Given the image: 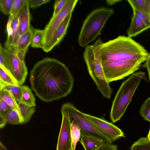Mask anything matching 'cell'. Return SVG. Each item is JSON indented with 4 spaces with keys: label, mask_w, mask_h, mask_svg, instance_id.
<instances>
[{
    "label": "cell",
    "mask_w": 150,
    "mask_h": 150,
    "mask_svg": "<svg viewBox=\"0 0 150 150\" xmlns=\"http://www.w3.org/2000/svg\"><path fill=\"white\" fill-rule=\"evenodd\" d=\"M30 80L36 96L47 102L67 96L71 93L74 82L72 74L64 64L48 57L34 65Z\"/></svg>",
    "instance_id": "obj_1"
},
{
    "label": "cell",
    "mask_w": 150,
    "mask_h": 150,
    "mask_svg": "<svg viewBox=\"0 0 150 150\" xmlns=\"http://www.w3.org/2000/svg\"><path fill=\"white\" fill-rule=\"evenodd\" d=\"M100 50L103 64L114 61L134 60L143 63L149 54L139 43L131 38L124 35L103 42Z\"/></svg>",
    "instance_id": "obj_2"
},
{
    "label": "cell",
    "mask_w": 150,
    "mask_h": 150,
    "mask_svg": "<svg viewBox=\"0 0 150 150\" xmlns=\"http://www.w3.org/2000/svg\"><path fill=\"white\" fill-rule=\"evenodd\" d=\"M103 43L99 38L93 45L87 46L83 57L89 74L98 90L104 97L109 99L112 96V90L106 79L103 68L100 48Z\"/></svg>",
    "instance_id": "obj_3"
},
{
    "label": "cell",
    "mask_w": 150,
    "mask_h": 150,
    "mask_svg": "<svg viewBox=\"0 0 150 150\" xmlns=\"http://www.w3.org/2000/svg\"><path fill=\"white\" fill-rule=\"evenodd\" d=\"M145 76L144 72H135L122 83L113 101L110 113L112 122L119 120L124 114L140 82Z\"/></svg>",
    "instance_id": "obj_4"
},
{
    "label": "cell",
    "mask_w": 150,
    "mask_h": 150,
    "mask_svg": "<svg viewBox=\"0 0 150 150\" xmlns=\"http://www.w3.org/2000/svg\"><path fill=\"white\" fill-rule=\"evenodd\" d=\"M111 8L101 7L91 12L84 21L78 38V43L86 47L99 35L109 18L114 13Z\"/></svg>",
    "instance_id": "obj_5"
},
{
    "label": "cell",
    "mask_w": 150,
    "mask_h": 150,
    "mask_svg": "<svg viewBox=\"0 0 150 150\" xmlns=\"http://www.w3.org/2000/svg\"><path fill=\"white\" fill-rule=\"evenodd\" d=\"M142 62L138 61H114L103 64L105 76L108 83L122 79L135 72Z\"/></svg>",
    "instance_id": "obj_6"
},
{
    "label": "cell",
    "mask_w": 150,
    "mask_h": 150,
    "mask_svg": "<svg viewBox=\"0 0 150 150\" xmlns=\"http://www.w3.org/2000/svg\"><path fill=\"white\" fill-rule=\"evenodd\" d=\"M68 111L70 118L76 120L81 129V135L91 137L102 141L104 143L112 144L108 137L101 132L72 103H67L62 106Z\"/></svg>",
    "instance_id": "obj_7"
},
{
    "label": "cell",
    "mask_w": 150,
    "mask_h": 150,
    "mask_svg": "<svg viewBox=\"0 0 150 150\" xmlns=\"http://www.w3.org/2000/svg\"><path fill=\"white\" fill-rule=\"evenodd\" d=\"M4 49L5 60L3 66L0 67L8 72L18 85L21 86L24 83L28 73L25 58L19 56L14 50Z\"/></svg>",
    "instance_id": "obj_8"
},
{
    "label": "cell",
    "mask_w": 150,
    "mask_h": 150,
    "mask_svg": "<svg viewBox=\"0 0 150 150\" xmlns=\"http://www.w3.org/2000/svg\"><path fill=\"white\" fill-rule=\"evenodd\" d=\"M61 110L62 120L56 150H72L70 118L65 108L62 106Z\"/></svg>",
    "instance_id": "obj_9"
},
{
    "label": "cell",
    "mask_w": 150,
    "mask_h": 150,
    "mask_svg": "<svg viewBox=\"0 0 150 150\" xmlns=\"http://www.w3.org/2000/svg\"><path fill=\"white\" fill-rule=\"evenodd\" d=\"M85 116L103 134L109 138L113 142L125 135L122 131L112 123L102 118H99L84 113Z\"/></svg>",
    "instance_id": "obj_10"
},
{
    "label": "cell",
    "mask_w": 150,
    "mask_h": 150,
    "mask_svg": "<svg viewBox=\"0 0 150 150\" xmlns=\"http://www.w3.org/2000/svg\"><path fill=\"white\" fill-rule=\"evenodd\" d=\"M78 1V0H68L60 12L54 17L51 18L44 29L45 38L44 46L47 42L55 30L65 18L69 13L72 12Z\"/></svg>",
    "instance_id": "obj_11"
},
{
    "label": "cell",
    "mask_w": 150,
    "mask_h": 150,
    "mask_svg": "<svg viewBox=\"0 0 150 150\" xmlns=\"http://www.w3.org/2000/svg\"><path fill=\"white\" fill-rule=\"evenodd\" d=\"M72 13H69L57 27L47 42L42 49L46 52L51 51L62 40L66 33L72 16Z\"/></svg>",
    "instance_id": "obj_12"
},
{
    "label": "cell",
    "mask_w": 150,
    "mask_h": 150,
    "mask_svg": "<svg viewBox=\"0 0 150 150\" xmlns=\"http://www.w3.org/2000/svg\"><path fill=\"white\" fill-rule=\"evenodd\" d=\"M29 1L27 0L17 14L20 36L27 31L31 28Z\"/></svg>",
    "instance_id": "obj_13"
},
{
    "label": "cell",
    "mask_w": 150,
    "mask_h": 150,
    "mask_svg": "<svg viewBox=\"0 0 150 150\" xmlns=\"http://www.w3.org/2000/svg\"><path fill=\"white\" fill-rule=\"evenodd\" d=\"M11 26L12 32L10 36L7 37V39L4 44V48L8 50H15L20 36L18 21L17 16L12 18Z\"/></svg>",
    "instance_id": "obj_14"
},
{
    "label": "cell",
    "mask_w": 150,
    "mask_h": 150,
    "mask_svg": "<svg viewBox=\"0 0 150 150\" xmlns=\"http://www.w3.org/2000/svg\"><path fill=\"white\" fill-rule=\"evenodd\" d=\"M34 28L31 27L26 32L20 35L15 51L25 57L28 48L31 44L34 33Z\"/></svg>",
    "instance_id": "obj_15"
},
{
    "label": "cell",
    "mask_w": 150,
    "mask_h": 150,
    "mask_svg": "<svg viewBox=\"0 0 150 150\" xmlns=\"http://www.w3.org/2000/svg\"><path fill=\"white\" fill-rule=\"evenodd\" d=\"M150 28V27L140 18L133 15L132 18L129 26L127 30V34L128 36L132 38Z\"/></svg>",
    "instance_id": "obj_16"
},
{
    "label": "cell",
    "mask_w": 150,
    "mask_h": 150,
    "mask_svg": "<svg viewBox=\"0 0 150 150\" xmlns=\"http://www.w3.org/2000/svg\"><path fill=\"white\" fill-rule=\"evenodd\" d=\"M80 139L85 150H94L104 143L99 139L91 137L81 135Z\"/></svg>",
    "instance_id": "obj_17"
},
{
    "label": "cell",
    "mask_w": 150,
    "mask_h": 150,
    "mask_svg": "<svg viewBox=\"0 0 150 150\" xmlns=\"http://www.w3.org/2000/svg\"><path fill=\"white\" fill-rule=\"evenodd\" d=\"M0 100L5 101L12 110L19 112L18 103L10 92L4 88L0 90Z\"/></svg>",
    "instance_id": "obj_18"
},
{
    "label": "cell",
    "mask_w": 150,
    "mask_h": 150,
    "mask_svg": "<svg viewBox=\"0 0 150 150\" xmlns=\"http://www.w3.org/2000/svg\"><path fill=\"white\" fill-rule=\"evenodd\" d=\"M33 29L34 33L30 44L31 47L42 49L44 44V30L34 28Z\"/></svg>",
    "instance_id": "obj_19"
},
{
    "label": "cell",
    "mask_w": 150,
    "mask_h": 150,
    "mask_svg": "<svg viewBox=\"0 0 150 150\" xmlns=\"http://www.w3.org/2000/svg\"><path fill=\"white\" fill-rule=\"evenodd\" d=\"M19 112L22 120V124L27 123L35 112V107L30 106L21 103H18Z\"/></svg>",
    "instance_id": "obj_20"
},
{
    "label": "cell",
    "mask_w": 150,
    "mask_h": 150,
    "mask_svg": "<svg viewBox=\"0 0 150 150\" xmlns=\"http://www.w3.org/2000/svg\"><path fill=\"white\" fill-rule=\"evenodd\" d=\"M22 87L23 94L21 103L29 106H35V99L31 90L26 86Z\"/></svg>",
    "instance_id": "obj_21"
},
{
    "label": "cell",
    "mask_w": 150,
    "mask_h": 150,
    "mask_svg": "<svg viewBox=\"0 0 150 150\" xmlns=\"http://www.w3.org/2000/svg\"><path fill=\"white\" fill-rule=\"evenodd\" d=\"M9 85H18L10 73L0 67V88L2 89Z\"/></svg>",
    "instance_id": "obj_22"
},
{
    "label": "cell",
    "mask_w": 150,
    "mask_h": 150,
    "mask_svg": "<svg viewBox=\"0 0 150 150\" xmlns=\"http://www.w3.org/2000/svg\"><path fill=\"white\" fill-rule=\"evenodd\" d=\"M71 134L72 150H75L78 142L81 136V129L78 124L74 119L71 122Z\"/></svg>",
    "instance_id": "obj_23"
},
{
    "label": "cell",
    "mask_w": 150,
    "mask_h": 150,
    "mask_svg": "<svg viewBox=\"0 0 150 150\" xmlns=\"http://www.w3.org/2000/svg\"><path fill=\"white\" fill-rule=\"evenodd\" d=\"M3 118L7 123L13 125L22 124V120L20 112L16 110H12Z\"/></svg>",
    "instance_id": "obj_24"
},
{
    "label": "cell",
    "mask_w": 150,
    "mask_h": 150,
    "mask_svg": "<svg viewBox=\"0 0 150 150\" xmlns=\"http://www.w3.org/2000/svg\"><path fill=\"white\" fill-rule=\"evenodd\" d=\"M133 10L142 11L150 14L147 0H128Z\"/></svg>",
    "instance_id": "obj_25"
},
{
    "label": "cell",
    "mask_w": 150,
    "mask_h": 150,
    "mask_svg": "<svg viewBox=\"0 0 150 150\" xmlns=\"http://www.w3.org/2000/svg\"><path fill=\"white\" fill-rule=\"evenodd\" d=\"M4 88L10 92L18 103L21 102L23 91L22 86L19 85H9Z\"/></svg>",
    "instance_id": "obj_26"
},
{
    "label": "cell",
    "mask_w": 150,
    "mask_h": 150,
    "mask_svg": "<svg viewBox=\"0 0 150 150\" xmlns=\"http://www.w3.org/2000/svg\"><path fill=\"white\" fill-rule=\"evenodd\" d=\"M129 150H150V140L142 137L134 142Z\"/></svg>",
    "instance_id": "obj_27"
},
{
    "label": "cell",
    "mask_w": 150,
    "mask_h": 150,
    "mask_svg": "<svg viewBox=\"0 0 150 150\" xmlns=\"http://www.w3.org/2000/svg\"><path fill=\"white\" fill-rule=\"evenodd\" d=\"M140 113L145 120L150 122V97L146 99L142 104Z\"/></svg>",
    "instance_id": "obj_28"
},
{
    "label": "cell",
    "mask_w": 150,
    "mask_h": 150,
    "mask_svg": "<svg viewBox=\"0 0 150 150\" xmlns=\"http://www.w3.org/2000/svg\"><path fill=\"white\" fill-rule=\"evenodd\" d=\"M27 0H13L11 13L12 18L17 15L19 11L23 7Z\"/></svg>",
    "instance_id": "obj_29"
},
{
    "label": "cell",
    "mask_w": 150,
    "mask_h": 150,
    "mask_svg": "<svg viewBox=\"0 0 150 150\" xmlns=\"http://www.w3.org/2000/svg\"><path fill=\"white\" fill-rule=\"evenodd\" d=\"M13 0H0V9L1 11L5 15H10Z\"/></svg>",
    "instance_id": "obj_30"
},
{
    "label": "cell",
    "mask_w": 150,
    "mask_h": 150,
    "mask_svg": "<svg viewBox=\"0 0 150 150\" xmlns=\"http://www.w3.org/2000/svg\"><path fill=\"white\" fill-rule=\"evenodd\" d=\"M133 15L138 16L147 25L150 27V14L146 13L136 10H133Z\"/></svg>",
    "instance_id": "obj_31"
},
{
    "label": "cell",
    "mask_w": 150,
    "mask_h": 150,
    "mask_svg": "<svg viewBox=\"0 0 150 150\" xmlns=\"http://www.w3.org/2000/svg\"><path fill=\"white\" fill-rule=\"evenodd\" d=\"M68 0H57L54 5V10L52 18L55 17L63 8Z\"/></svg>",
    "instance_id": "obj_32"
},
{
    "label": "cell",
    "mask_w": 150,
    "mask_h": 150,
    "mask_svg": "<svg viewBox=\"0 0 150 150\" xmlns=\"http://www.w3.org/2000/svg\"><path fill=\"white\" fill-rule=\"evenodd\" d=\"M11 110V107L5 101L0 100V116L4 117Z\"/></svg>",
    "instance_id": "obj_33"
},
{
    "label": "cell",
    "mask_w": 150,
    "mask_h": 150,
    "mask_svg": "<svg viewBox=\"0 0 150 150\" xmlns=\"http://www.w3.org/2000/svg\"><path fill=\"white\" fill-rule=\"evenodd\" d=\"M94 150H118V149L117 145L103 143Z\"/></svg>",
    "instance_id": "obj_34"
},
{
    "label": "cell",
    "mask_w": 150,
    "mask_h": 150,
    "mask_svg": "<svg viewBox=\"0 0 150 150\" xmlns=\"http://www.w3.org/2000/svg\"><path fill=\"white\" fill-rule=\"evenodd\" d=\"M50 1V0H29V7L31 8H36Z\"/></svg>",
    "instance_id": "obj_35"
},
{
    "label": "cell",
    "mask_w": 150,
    "mask_h": 150,
    "mask_svg": "<svg viewBox=\"0 0 150 150\" xmlns=\"http://www.w3.org/2000/svg\"><path fill=\"white\" fill-rule=\"evenodd\" d=\"M145 62L143 67L147 69L149 79L150 80V52L149 53L148 57Z\"/></svg>",
    "instance_id": "obj_36"
},
{
    "label": "cell",
    "mask_w": 150,
    "mask_h": 150,
    "mask_svg": "<svg viewBox=\"0 0 150 150\" xmlns=\"http://www.w3.org/2000/svg\"><path fill=\"white\" fill-rule=\"evenodd\" d=\"M121 1V0H107L106 1L108 5L111 6Z\"/></svg>",
    "instance_id": "obj_37"
},
{
    "label": "cell",
    "mask_w": 150,
    "mask_h": 150,
    "mask_svg": "<svg viewBox=\"0 0 150 150\" xmlns=\"http://www.w3.org/2000/svg\"><path fill=\"white\" fill-rule=\"evenodd\" d=\"M7 123L4 119L0 117V127L1 128L4 127Z\"/></svg>",
    "instance_id": "obj_38"
},
{
    "label": "cell",
    "mask_w": 150,
    "mask_h": 150,
    "mask_svg": "<svg viewBox=\"0 0 150 150\" xmlns=\"http://www.w3.org/2000/svg\"><path fill=\"white\" fill-rule=\"evenodd\" d=\"M0 150H7V148L1 142H0Z\"/></svg>",
    "instance_id": "obj_39"
},
{
    "label": "cell",
    "mask_w": 150,
    "mask_h": 150,
    "mask_svg": "<svg viewBox=\"0 0 150 150\" xmlns=\"http://www.w3.org/2000/svg\"><path fill=\"white\" fill-rule=\"evenodd\" d=\"M147 1L148 3V6L149 9V13L150 14V0H147Z\"/></svg>",
    "instance_id": "obj_40"
},
{
    "label": "cell",
    "mask_w": 150,
    "mask_h": 150,
    "mask_svg": "<svg viewBox=\"0 0 150 150\" xmlns=\"http://www.w3.org/2000/svg\"><path fill=\"white\" fill-rule=\"evenodd\" d=\"M147 137L150 140V127L149 134L147 135Z\"/></svg>",
    "instance_id": "obj_41"
}]
</instances>
